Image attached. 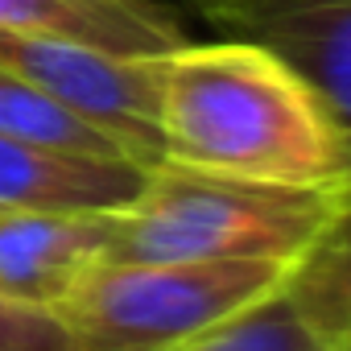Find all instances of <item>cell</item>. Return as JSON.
Wrapping results in <instances>:
<instances>
[{
    "label": "cell",
    "instance_id": "obj_1",
    "mask_svg": "<svg viewBox=\"0 0 351 351\" xmlns=\"http://www.w3.org/2000/svg\"><path fill=\"white\" fill-rule=\"evenodd\" d=\"M157 132L161 161L173 165L298 191L351 186V157L322 99L248 38L161 54Z\"/></svg>",
    "mask_w": 351,
    "mask_h": 351
},
{
    "label": "cell",
    "instance_id": "obj_2",
    "mask_svg": "<svg viewBox=\"0 0 351 351\" xmlns=\"http://www.w3.org/2000/svg\"><path fill=\"white\" fill-rule=\"evenodd\" d=\"M343 191H298L157 161L141 195L112 215L99 261H269L289 265L330 219Z\"/></svg>",
    "mask_w": 351,
    "mask_h": 351
},
{
    "label": "cell",
    "instance_id": "obj_3",
    "mask_svg": "<svg viewBox=\"0 0 351 351\" xmlns=\"http://www.w3.org/2000/svg\"><path fill=\"white\" fill-rule=\"evenodd\" d=\"M269 261H95L54 306L71 351H173L281 285Z\"/></svg>",
    "mask_w": 351,
    "mask_h": 351
},
{
    "label": "cell",
    "instance_id": "obj_4",
    "mask_svg": "<svg viewBox=\"0 0 351 351\" xmlns=\"http://www.w3.org/2000/svg\"><path fill=\"white\" fill-rule=\"evenodd\" d=\"M0 66L42 87L66 112L116 136L132 161H161L157 83L161 58H120L62 38H34L0 29Z\"/></svg>",
    "mask_w": 351,
    "mask_h": 351
},
{
    "label": "cell",
    "instance_id": "obj_5",
    "mask_svg": "<svg viewBox=\"0 0 351 351\" xmlns=\"http://www.w3.org/2000/svg\"><path fill=\"white\" fill-rule=\"evenodd\" d=\"M215 29L261 42L293 66L330 112L351 157V0H252L223 13Z\"/></svg>",
    "mask_w": 351,
    "mask_h": 351
},
{
    "label": "cell",
    "instance_id": "obj_6",
    "mask_svg": "<svg viewBox=\"0 0 351 351\" xmlns=\"http://www.w3.org/2000/svg\"><path fill=\"white\" fill-rule=\"evenodd\" d=\"M112 215L0 207V298L54 310L75 277L104 256Z\"/></svg>",
    "mask_w": 351,
    "mask_h": 351
},
{
    "label": "cell",
    "instance_id": "obj_7",
    "mask_svg": "<svg viewBox=\"0 0 351 351\" xmlns=\"http://www.w3.org/2000/svg\"><path fill=\"white\" fill-rule=\"evenodd\" d=\"M149 178V165L124 157L50 153L13 136H0V207L21 211H124Z\"/></svg>",
    "mask_w": 351,
    "mask_h": 351
},
{
    "label": "cell",
    "instance_id": "obj_8",
    "mask_svg": "<svg viewBox=\"0 0 351 351\" xmlns=\"http://www.w3.org/2000/svg\"><path fill=\"white\" fill-rule=\"evenodd\" d=\"M0 29L62 38L120 58H161L186 46L182 25L153 0H0Z\"/></svg>",
    "mask_w": 351,
    "mask_h": 351
},
{
    "label": "cell",
    "instance_id": "obj_9",
    "mask_svg": "<svg viewBox=\"0 0 351 351\" xmlns=\"http://www.w3.org/2000/svg\"><path fill=\"white\" fill-rule=\"evenodd\" d=\"M281 293L322 351H351V191L339 195L322 232L285 265Z\"/></svg>",
    "mask_w": 351,
    "mask_h": 351
},
{
    "label": "cell",
    "instance_id": "obj_10",
    "mask_svg": "<svg viewBox=\"0 0 351 351\" xmlns=\"http://www.w3.org/2000/svg\"><path fill=\"white\" fill-rule=\"evenodd\" d=\"M0 136H13L50 153H75V157H128V149L108 136L104 128L87 124L83 116L66 112L58 99H50L42 87L25 83L21 75L0 66ZM141 165V161H136Z\"/></svg>",
    "mask_w": 351,
    "mask_h": 351
},
{
    "label": "cell",
    "instance_id": "obj_11",
    "mask_svg": "<svg viewBox=\"0 0 351 351\" xmlns=\"http://www.w3.org/2000/svg\"><path fill=\"white\" fill-rule=\"evenodd\" d=\"M173 351H322V343L306 330L293 302L277 285Z\"/></svg>",
    "mask_w": 351,
    "mask_h": 351
},
{
    "label": "cell",
    "instance_id": "obj_12",
    "mask_svg": "<svg viewBox=\"0 0 351 351\" xmlns=\"http://www.w3.org/2000/svg\"><path fill=\"white\" fill-rule=\"evenodd\" d=\"M0 351H71V335L54 310L0 298Z\"/></svg>",
    "mask_w": 351,
    "mask_h": 351
},
{
    "label": "cell",
    "instance_id": "obj_13",
    "mask_svg": "<svg viewBox=\"0 0 351 351\" xmlns=\"http://www.w3.org/2000/svg\"><path fill=\"white\" fill-rule=\"evenodd\" d=\"M186 5H191V9H199V13H203L211 25H215L223 13H232V9H244V5H252V0H186Z\"/></svg>",
    "mask_w": 351,
    "mask_h": 351
}]
</instances>
